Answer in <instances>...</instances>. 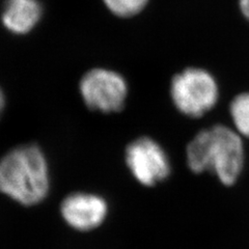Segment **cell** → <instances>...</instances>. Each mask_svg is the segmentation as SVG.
<instances>
[{
  "label": "cell",
  "instance_id": "8992f818",
  "mask_svg": "<svg viewBox=\"0 0 249 249\" xmlns=\"http://www.w3.org/2000/svg\"><path fill=\"white\" fill-rule=\"evenodd\" d=\"M60 213L67 224L74 230L89 231L100 227L108 213L106 200L92 193L77 192L61 202Z\"/></svg>",
  "mask_w": 249,
  "mask_h": 249
},
{
  "label": "cell",
  "instance_id": "ba28073f",
  "mask_svg": "<svg viewBox=\"0 0 249 249\" xmlns=\"http://www.w3.org/2000/svg\"><path fill=\"white\" fill-rule=\"evenodd\" d=\"M231 115L238 133L249 138V92L241 93L232 100Z\"/></svg>",
  "mask_w": 249,
  "mask_h": 249
},
{
  "label": "cell",
  "instance_id": "3957f363",
  "mask_svg": "<svg viewBox=\"0 0 249 249\" xmlns=\"http://www.w3.org/2000/svg\"><path fill=\"white\" fill-rule=\"evenodd\" d=\"M170 93L176 107L182 113L199 118L217 103L218 87L209 72L190 68L174 77Z\"/></svg>",
  "mask_w": 249,
  "mask_h": 249
},
{
  "label": "cell",
  "instance_id": "277c9868",
  "mask_svg": "<svg viewBox=\"0 0 249 249\" xmlns=\"http://www.w3.org/2000/svg\"><path fill=\"white\" fill-rule=\"evenodd\" d=\"M79 91L83 102L91 110L110 113L123 109L128 95V85L121 74L96 68L82 76Z\"/></svg>",
  "mask_w": 249,
  "mask_h": 249
},
{
  "label": "cell",
  "instance_id": "5b68a950",
  "mask_svg": "<svg viewBox=\"0 0 249 249\" xmlns=\"http://www.w3.org/2000/svg\"><path fill=\"white\" fill-rule=\"evenodd\" d=\"M126 163L136 180L149 187L163 181L170 173L166 153L149 137H140L127 146Z\"/></svg>",
  "mask_w": 249,
  "mask_h": 249
},
{
  "label": "cell",
  "instance_id": "7a4b0ae2",
  "mask_svg": "<svg viewBox=\"0 0 249 249\" xmlns=\"http://www.w3.org/2000/svg\"><path fill=\"white\" fill-rule=\"evenodd\" d=\"M187 162L194 173L213 171L222 184L231 186L242 171V139L239 133L222 124L202 130L187 146Z\"/></svg>",
  "mask_w": 249,
  "mask_h": 249
},
{
  "label": "cell",
  "instance_id": "52a82bcc",
  "mask_svg": "<svg viewBox=\"0 0 249 249\" xmlns=\"http://www.w3.org/2000/svg\"><path fill=\"white\" fill-rule=\"evenodd\" d=\"M42 17V6L37 0H7L1 16L3 26L15 35H26Z\"/></svg>",
  "mask_w": 249,
  "mask_h": 249
},
{
  "label": "cell",
  "instance_id": "8fae6325",
  "mask_svg": "<svg viewBox=\"0 0 249 249\" xmlns=\"http://www.w3.org/2000/svg\"><path fill=\"white\" fill-rule=\"evenodd\" d=\"M4 105H5V98H4L2 90L0 89V114H1V112L3 110Z\"/></svg>",
  "mask_w": 249,
  "mask_h": 249
},
{
  "label": "cell",
  "instance_id": "6da1fadb",
  "mask_svg": "<svg viewBox=\"0 0 249 249\" xmlns=\"http://www.w3.org/2000/svg\"><path fill=\"white\" fill-rule=\"evenodd\" d=\"M50 175L40 147H15L0 159V191L23 206H35L49 193Z\"/></svg>",
  "mask_w": 249,
  "mask_h": 249
},
{
  "label": "cell",
  "instance_id": "9c48e42d",
  "mask_svg": "<svg viewBox=\"0 0 249 249\" xmlns=\"http://www.w3.org/2000/svg\"><path fill=\"white\" fill-rule=\"evenodd\" d=\"M107 9L113 15L129 18L139 14L146 6L149 0H103Z\"/></svg>",
  "mask_w": 249,
  "mask_h": 249
},
{
  "label": "cell",
  "instance_id": "30bf717a",
  "mask_svg": "<svg viewBox=\"0 0 249 249\" xmlns=\"http://www.w3.org/2000/svg\"><path fill=\"white\" fill-rule=\"evenodd\" d=\"M240 10L244 15V17L249 21V0H239Z\"/></svg>",
  "mask_w": 249,
  "mask_h": 249
}]
</instances>
